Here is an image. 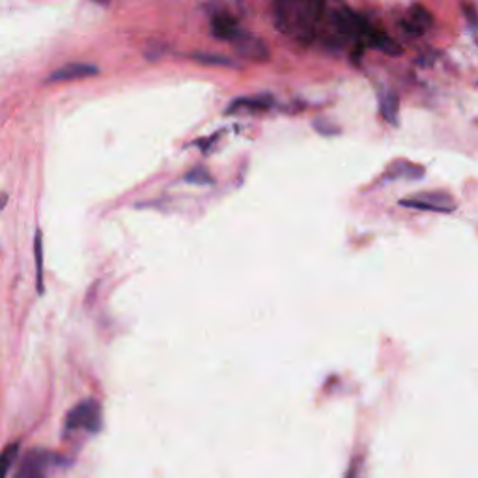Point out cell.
<instances>
[{
	"mask_svg": "<svg viewBox=\"0 0 478 478\" xmlns=\"http://www.w3.org/2000/svg\"><path fill=\"white\" fill-rule=\"evenodd\" d=\"M211 30H213L215 38L226 41H234L235 36L241 32V28L238 25V19L232 14H228V11H219V14L213 15Z\"/></svg>",
	"mask_w": 478,
	"mask_h": 478,
	"instance_id": "9c48e42d",
	"label": "cell"
},
{
	"mask_svg": "<svg viewBox=\"0 0 478 478\" xmlns=\"http://www.w3.org/2000/svg\"><path fill=\"white\" fill-rule=\"evenodd\" d=\"M361 43L373 47V49H379L381 53H387V55L391 56L402 55V47H400L387 32H383V30L379 28H373V26H370V28L364 32Z\"/></svg>",
	"mask_w": 478,
	"mask_h": 478,
	"instance_id": "52a82bcc",
	"label": "cell"
},
{
	"mask_svg": "<svg viewBox=\"0 0 478 478\" xmlns=\"http://www.w3.org/2000/svg\"><path fill=\"white\" fill-rule=\"evenodd\" d=\"M277 26L295 36L303 45L312 43L325 14V0H273Z\"/></svg>",
	"mask_w": 478,
	"mask_h": 478,
	"instance_id": "6da1fadb",
	"label": "cell"
},
{
	"mask_svg": "<svg viewBox=\"0 0 478 478\" xmlns=\"http://www.w3.org/2000/svg\"><path fill=\"white\" fill-rule=\"evenodd\" d=\"M95 2H100V4H109L110 0H95Z\"/></svg>",
	"mask_w": 478,
	"mask_h": 478,
	"instance_id": "d6986e66",
	"label": "cell"
},
{
	"mask_svg": "<svg viewBox=\"0 0 478 478\" xmlns=\"http://www.w3.org/2000/svg\"><path fill=\"white\" fill-rule=\"evenodd\" d=\"M95 73H97V68L92 64H68L51 75L49 80L51 83H64V80L85 79V77H90V75Z\"/></svg>",
	"mask_w": 478,
	"mask_h": 478,
	"instance_id": "8fae6325",
	"label": "cell"
},
{
	"mask_svg": "<svg viewBox=\"0 0 478 478\" xmlns=\"http://www.w3.org/2000/svg\"><path fill=\"white\" fill-rule=\"evenodd\" d=\"M273 107V97L271 95H250V97H238L228 105L226 115H238V112H264V110Z\"/></svg>",
	"mask_w": 478,
	"mask_h": 478,
	"instance_id": "ba28073f",
	"label": "cell"
},
{
	"mask_svg": "<svg viewBox=\"0 0 478 478\" xmlns=\"http://www.w3.org/2000/svg\"><path fill=\"white\" fill-rule=\"evenodd\" d=\"M379 115L391 125L400 124V97L394 92H385L379 97Z\"/></svg>",
	"mask_w": 478,
	"mask_h": 478,
	"instance_id": "7c38bea8",
	"label": "cell"
},
{
	"mask_svg": "<svg viewBox=\"0 0 478 478\" xmlns=\"http://www.w3.org/2000/svg\"><path fill=\"white\" fill-rule=\"evenodd\" d=\"M400 206L420 209V211H433V213H452L458 208L456 200L443 191H428V193L413 194V196L400 200Z\"/></svg>",
	"mask_w": 478,
	"mask_h": 478,
	"instance_id": "3957f363",
	"label": "cell"
},
{
	"mask_svg": "<svg viewBox=\"0 0 478 478\" xmlns=\"http://www.w3.org/2000/svg\"><path fill=\"white\" fill-rule=\"evenodd\" d=\"M235 45V49L241 53L243 56L250 60H256V62H265L269 58V49L267 45L262 40H258L256 36L249 34V32H239L235 36V40L232 41Z\"/></svg>",
	"mask_w": 478,
	"mask_h": 478,
	"instance_id": "5b68a950",
	"label": "cell"
},
{
	"mask_svg": "<svg viewBox=\"0 0 478 478\" xmlns=\"http://www.w3.org/2000/svg\"><path fill=\"white\" fill-rule=\"evenodd\" d=\"M34 258H36V284L38 292L43 294V245H41V232L34 238Z\"/></svg>",
	"mask_w": 478,
	"mask_h": 478,
	"instance_id": "4fadbf2b",
	"label": "cell"
},
{
	"mask_svg": "<svg viewBox=\"0 0 478 478\" xmlns=\"http://www.w3.org/2000/svg\"><path fill=\"white\" fill-rule=\"evenodd\" d=\"M194 60H198L202 64H213V65H234V62L224 56H213V55H194Z\"/></svg>",
	"mask_w": 478,
	"mask_h": 478,
	"instance_id": "2e32d148",
	"label": "cell"
},
{
	"mask_svg": "<svg viewBox=\"0 0 478 478\" xmlns=\"http://www.w3.org/2000/svg\"><path fill=\"white\" fill-rule=\"evenodd\" d=\"M53 463V454L43 448H32L21 458L14 478H47V469Z\"/></svg>",
	"mask_w": 478,
	"mask_h": 478,
	"instance_id": "277c9868",
	"label": "cell"
},
{
	"mask_svg": "<svg viewBox=\"0 0 478 478\" xmlns=\"http://www.w3.org/2000/svg\"><path fill=\"white\" fill-rule=\"evenodd\" d=\"M17 452H19V443H11L4 448V452L0 454V478H8Z\"/></svg>",
	"mask_w": 478,
	"mask_h": 478,
	"instance_id": "5bb4252c",
	"label": "cell"
},
{
	"mask_svg": "<svg viewBox=\"0 0 478 478\" xmlns=\"http://www.w3.org/2000/svg\"><path fill=\"white\" fill-rule=\"evenodd\" d=\"M400 25L405 28L408 34L413 36H423L424 32H428L433 25V15L430 14L423 4H413L411 6V10H409L408 17L402 19Z\"/></svg>",
	"mask_w": 478,
	"mask_h": 478,
	"instance_id": "8992f818",
	"label": "cell"
},
{
	"mask_svg": "<svg viewBox=\"0 0 478 478\" xmlns=\"http://www.w3.org/2000/svg\"><path fill=\"white\" fill-rule=\"evenodd\" d=\"M185 179H187L189 184H194V185H211V184H213V178H211L208 170L202 169V166H196V169H193L191 172H187Z\"/></svg>",
	"mask_w": 478,
	"mask_h": 478,
	"instance_id": "9a60e30c",
	"label": "cell"
},
{
	"mask_svg": "<svg viewBox=\"0 0 478 478\" xmlns=\"http://www.w3.org/2000/svg\"><path fill=\"white\" fill-rule=\"evenodd\" d=\"M6 200H8V194H2V196H0V209H4Z\"/></svg>",
	"mask_w": 478,
	"mask_h": 478,
	"instance_id": "ac0fdd59",
	"label": "cell"
},
{
	"mask_svg": "<svg viewBox=\"0 0 478 478\" xmlns=\"http://www.w3.org/2000/svg\"><path fill=\"white\" fill-rule=\"evenodd\" d=\"M103 426V411L97 400H83L75 408L70 409L65 417V430L68 432H88L97 433Z\"/></svg>",
	"mask_w": 478,
	"mask_h": 478,
	"instance_id": "7a4b0ae2",
	"label": "cell"
},
{
	"mask_svg": "<svg viewBox=\"0 0 478 478\" xmlns=\"http://www.w3.org/2000/svg\"><path fill=\"white\" fill-rule=\"evenodd\" d=\"M346 478H361V460H355L351 465H349V471L346 474Z\"/></svg>",
	"mask_w": 478,
	"mask_h": 478,
	"instance_id": "e0dca14e",
	"label": "cell"
},
{
	"mask_svg": "<svg viewBox=\"0 0 478 478\" xmlns=\"http://www.w3.org/2000/svg\"><path fill=\"white\" fill-rule=\"evenodd\" d=\"M424 174L426 172L420 164H415L405 159L393 161L385 170V178L387 179H408V181L411 179V181H415V179H423Z\"/></svg>",
	"mask_w": 478,
	"mask_h": 478,
	"instance_id": "30bf717a",
	"label": "cell"
}]
</instances>
